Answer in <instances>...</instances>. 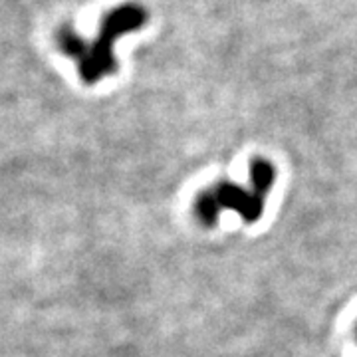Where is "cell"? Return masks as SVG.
<instances>
[{
	"instance_id": "5",
	"label": "cell",
	"mask_w": 357,
	"mask_h": 357,
	"mask_svg": "<svg viewBox=\"0 0 357 357\" xmlns=\"http://www.w3.org/2000/svg\"><path fill=\"white\" fill-rule=\"evenodd\" d=\"M356 333H357V328H356Z\"/></svg>"
},
{
	"instance_id": "2",
	"label": "cell",
	"mask_w": 357,
	"mask_h": 357,
	"mask_svg": "<svg viewBox=\"0 0 357 357\" xmlns=\"http://www.w3.org/2000/svg\"><path fill=\"white\" fill-rule=\"evenodd\" d=\"M220 208H232L236 211L246 222H256L264 213V197L256 192H246L243 187L232 183H218L213 187Z\"/></svg>"
},
{
	"instance_id": "3",
	"label": "cell",
	"mask_w": 357,
	"mask_h": 357,
	"mask_svg": "<svg viewBox=\"0 0 357 357\" xmlns=\"http://www.w3.org/2000/svg\"><path fill=\"white\" fill-rule=\"evenodd\" d=\"M195 217L203 222L204 227H215L217 225L218 213H220V204H218L217 197L213 189L203 191L197 199H195Z\"/></svg>"
},
{
	"instance_id": "1",
	"label": "cell",
	"mask_w": 357,
	"mask_h": 357,
	"mask_svg": "<svg viewBox=\"0 0 357 357\" xmlns=\"http://www.w3.org/2000/svg\"><path fill=\"white\" fill-rule=\"evenodd\" d=\"M147 22V13L139 4H121L105 14L100 24V34L93 42H86L74 28L64 26L56 34L58 50L77 62V72L84 84L93 86L117 70L114 54L115 40L139 30Z\"/></svg>"
},
{
	"instance_id": "4",
	"label": "cell",
	"mask_w": 357,
	"mask_h": 357,
	"mask_svg": "<svg viewBox=\"0 0 357 357\" xmlns=\"http://www.w3.org/2000/svg\"><path fill=\"white\" fill-rule=\"evenodd\" d=\"M250 181H252L256 195L266 197L268 189L274 183V167L270 165L266 159L256 157L255 161L250 163Z\"/></svg>"
}]
</instances>
